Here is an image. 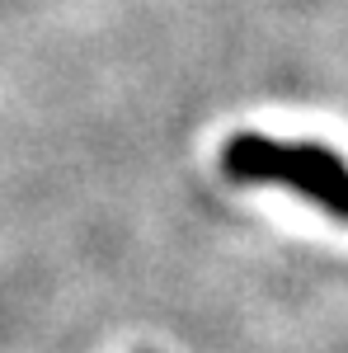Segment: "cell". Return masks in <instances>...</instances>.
Segmentation results:
<instances>
[{"label": "cell", "mask_w": 348, "mask_h": 353, "mask_svg": "<svg viewBox=\"0 0 348 353\" xmlns=\"http://www.w3.org/2000/svg\"><path fill=\"white\" fill-rule=\"evenodd\" d=\"M221 170L245 184H287L348 221V165L316 141L283 146L264 132H236L221 146Z\"/></svg>", "instance_id": "obj_1"}]
</instances>
